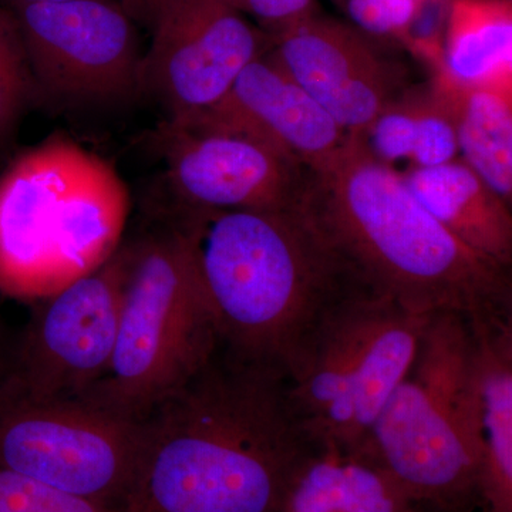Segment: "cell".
<instances>
[{"label": "cell", "mask_w": 512, "mask_h": 512, "mask_svg": "<svg viewBox=\"0 0 512 512\" xmlns=\"http://www.w3.org/2000/svg\"><path fill=\"white\" fill-rule=\"evenodd\" d=\"M281 512H430L363 450L319 447L293 478Z\"/></svg>", "instance_id": "e0dca14e"}, {"label": "cell", "mask_w": 512, "mask_h": 512, "mask_svg": "<svg viewBox=\"0 0 512 512\" xmlns=\"http://www.w3.org/2000/svg\"><path fill=\"white\" fill-rule=\"evenodd\" d=\"M474 349L473 319L431 315L412 366L359 448L430 512L483 505L471 423Z\"/></svg>", "instance_id": "5b68a950"}, {"label": "cell", "mask_w": 512, "mask_h": 512, "mask_svg": "<svg viewBox=\"0 0 512 512\" xmlns=\"http://www.w3.org/2000/svg\"><path fill=\"white\" fill-rule=\"evenodd\" d=\"M420 204L474 252L511 269V204L463 160L402 174Z\"/></svg>", "instance_id": "2e32d148"}, {"label": "cell", "mask_w": 512, "mask_h": 512, "mask_svg": "<svg viewBox=\"0 0 512 512\" xmlns=\"http://www.w3.org/2000/svg\"><path fill=\"white\" fill-rule=\"evenodd\" d=\"M453 116L458 158L512 202V87L463 86L436 69L433 80Z\"/></svg>", "instance_id": "d6986e66"}, {"label": "cell", "mask_w": 512, "mask_h": 512, "mask_svg": "<svg viewBox=\"0 0 512 512\" xmlns=\"http://www.w3.org/2000/svg\"><path fill=\"white\" fill-rule=\"evenodd\" d=\"M436 69L463 86L512 87L511 0H451Z\"/></svg>", "instance_id": "ffe728a7"}, {"label": "cell", "mask_w": 512, "mask_h": 512, "mask_svg": "<svg viewBox=\"0 0 512 512\" xmlns=\"http://www.w3.org/2000/svg\"><path fill=\"white\" fill-rule=\"evenodd\" d=\"M419 5H423V3H431V2H441V0H417Z\"/></svg>", "instance_id": "83f0119b"}, {"label": "cell", "mask_w": 512, "mask_h": 512, "mask_svg": "<svg viewBox=\"0 0 512 512\" xmlns=\"http://www.w3.org/2000/svg\"><path fill=\"white\" fill-rule=\"evenodd\" d=\"M37 96L94 106L141 92L134 20L117 0H69L13 9Z\"/></svg>", "instance_id": "30bf717a"}, {"label": "cell", "mask_w": 512, "mask_h": 512, "mask_svg": "<svg viewBox=\"0 0 512 512\" xmlns=\"http://www.w3.org/2000/svg\"><path fill=\"white\" fill-rule=\"evenodd\" d=\"M141 446V420L80 397L0 400V467L67 494L121 510Z\"/></svg>", "instance_id": "ba28073f"}, {"label": "cell", "mask_w": 512, "mask_h": 512, "mask_svg": "<svg viewBox=\"0 0 512 512\" xmlns=\"http://www.w3.org/2000/svg\"><path fill=\"white\" fill-rule=\"evenodd\" d=\"M36 97L18 19L12 9L0 3V153Z\"/></svg>", "instance_id": "44dd1931"}, {"label": "cell", "mask_w": 512, "mask_h": 512, "mask_svg": "<svg viewBox=\"0 0 512 512\" xmlns=\"http://www.w3.org/2000/svg\"><path fill=\"white\" fill-rule=\"evenodd\" d=\"M183 215L220 345L286 376L330 306L365 285L303 204Z\"/></svg>", "instance_id": "3957f363"}, {"label": "cell", "mask_w": 512, "mask_h": 512, "mask_svg": "<svg viewBox=\"0 0 512 512\" xmlns=\"http://www.w3.org/2000/svg\"><path fill=\"white\" fill-rule=\"evenodd\" d=\"M430 316L366 285L330 306L286 376L293 410L316 446L363 447L412 366Z\"/></svg>", "instance_id": "52a82bcc"}, {"label": "cell", "mask_w": 512, "mask_h": 512, "mask_svg": "<svg viewBox=\"0 0 512 512\" xmlns=\"http://www.w3.org/2000/svg\"><path fill=\"white\" fill-rule=\"evenodd\" d=\"M355 137L370 156L400 174L458 158L453 116L433 83L407 87Z\"/></svg>", "instance_id": "ac0fdd59"}, {"label": "cell", "mask_w": 512, "mask_h": 512, "mask_svg": "<svg viewBox=\"0 0 512 512\" xmlns=\"http://www.w3.org/2000/svg\"><path fill=\"white\" fill-rule=\"evenodd\" d=\"M158 146L184 208L274 212L305 200L311 168L241 131L195 117L165 120Z\"/></svg>", "instance_id": "7c38bea8"}, {"label": "cell", "mask_w": 512, "mask_h": 512, "mask_svg": "<svg viewBox=\"0 0 512 512\" xmlns=\"http://www.w3.org/2000/svg\"><path fill=\"white\" fill-rule=\"evenodd\" d=\"M471 423L484 511L512 512V316L473 320Z\"/></svg>", "instance_id": "9a60e30c"}, {"label": "cell", "mask_w": 512, "mask_h": 512, "mask_svg": "<svg viewBox=\"0 0 512 512\" xmlns=\"http://www.w3.org/2000/svg\"><path fill=\"white\" fill-rule=\"evenodd\" d=\"M232 3H234V0H231Z\"/></svg>", "instance_id": "f1b7e54d"}, {"label": "cell", "mask_w": 512, "mask_h": 512, "mask_svg": "<svg viewBox=\"0 0 512 512\" xmlns=\"http://www.w3.org/2000/svg\"><path fill=\"white\" fill-rule=\"evenodd\" d=\"M0 512H123L0 467Z\"/></svg>", "instance_id": "7402d4cb"}, {"label": "cell", "mask_w": 512, "mask_h": 512, "mask_svg": "<svg viewBox=\"0 0 512 512\" xmlns=\"http://www.w3.org/2000/svg\"><path fill=\"white\" fill-rule=\"evenodd\" d=\"M130 254V242L120 245L99 268L39 301L0 376V400L76 399L107 375Z\"/></svg>", "instance_id": "9c48e42d"}, {"label": "cell", "mask_w": 512, "mask_h": 512, "mask_svg": "<svg viewBox=\"0 0 512 512\" xmlns=\"http://www.w3.org/2000/svg\"><path fill=\"white\" fill-rule=\"evenodd\" d=\"M3 370H5V365H3L2 357V332H0V376H2Z\"/></svg>", "instance_id": "4316f807"}, {"label": "cell", "mask_w": 512, "mask_h": 512, "mask_svg": "<svg viewBox=\"0 0 512 512\" xmlns=\"http://www.w3.org/2000/svg\"><path fill=\"white\" fill-rule=\"evenodd\" d=\"M60 2H69V0H0V3H2V5H5L6 8H9L12 10L22 8V6L43 5V3H60Z\"/></svg>", "instance_id": "484cf974"}, {"label": "cell", "mask_w": 512, "mask_h": 512, "mask_svg": "<svg viewBox=\"0 0 512 512\" xmlns=\"http://www.w3.org/2000/svg\"><path fill=\"white\" fill-rule=\"evenodd\" d=\"M168 0H117L134 22L141 23L148 29H153Z\"/></svg>", "instance_id": "d4e9b609"}, {"label": "cell", "mask_w": 512, "mask_h": 512, "mask_svg": "<svg viewBox=\"0 0 512 512\" xmlns=\"http://www.w3.org/2000/svg\"><path fill=\"white\" fill-rule=\"evenodd\" d=\"M484 512H488V511H484Z\"/></svg>", "instance_id": "f546056e"}, {"label": "cell", "mask_w": 512, "mask_h": 512, "mask_svg": "<svg viewBox=\"0 0 512 512\" xmlns=\"http://www.w3.org/2000/svg\"><path fill=\"white\" fill-rule=\"evenodd\" d=\"M128 192L117 171L53 136L0 174V293L39 302L107 261L121 245Z\"/></svg>", "instance_id": "277c9868"}, {"label": "cell", "mask_w": 512, "mask_h": 512, "mask_svg": "<svg viewBox=\"0 0 512 512\" xmlns=\"http://www.w3.org/2000/svg\"><path fill=\"white\" fill-rule=\"evenodd\" d=\"M116 349L80 399L141 420L218 348L217 329L183 225L130 242Z\"/></svg>", "instance_id": "8992f818"}, {"label": "cell", "mask_w": 512, "mask_h": 512, "mask_svg": "<svg viewBox=\"0 0 512 512\" xmlns=\"http://www.w3.org/2000/svg\"><path fill=\"white\" fill-rule=\"evenodd\" d=\"M272 52L293 80L350 136H357L410 86L402 63L353 26L305 16L272 36Z\"/></svg>", "instance_id": "4fadbf2b"}, {"label": "cell", "mask_w": 512, "mask_h": 512, "mask_svg": "<svg viewBox=\"0 0 512 512\" xmlns=\"http://www.w3.org/2000/svg\"><path fill=\"white\" fill-rule=\"evenodd\" d=\"M190 117L258 138L308 168L326 163L350 138L272 49L242 70L220 103Z\"/></svg>", "instance_id": "5bb4252c"}, {"label": "cell", "mask_w": 512, "mask_h": 512, "mask_svg": "<svg viewBox=\"0 0 512 512\" xmlns=\"http://www.w3.org/2000/svg\"><path fill=\"white\" fill-rule=\"evenodd\" d=\"M143 424L123 512H281L293 478L318 450L276 367L218 343Z\"/></svg>", "instance_id": "6da1fadb"}, {"label": "cell", "mask_w": 512, "mask_h": 512, "mask_svg": "<svg viewBox=\"0 0 512 512\" xmlns=\"http://www.w3.org/2000/svg\"><path fill=\"white\" fill-rule=\"evenodd\" d=\"M303 208L363 284L404 308L511 318V269L448 232L355 136L311 168Z\"/></svg>", "instance_id": "7a4b0ae2"}, {"label": "cell", "mask_w": 512, "mask_h": 512, "mask_svg": "<svg viewBox=\"0 0 512 512\" xmlns=\"http://www.w3.org/2000/svg\"><path fill=\"white\" fill-rule=\"evenodd\" d=\"M234 5L275 32L313 12V0H234Z\"/></svg>", "instance_id": "cb8c5ba5"}, {"label": "cell", "mask_w": 512, "mask_h": 512, "mask_svg": "<svg viewBox=\"0 0 512 512\" xmlns=\"http://www.w3.org/2000/svg\"><path fill=\"white\" fill-rule=\"evenodd\" d=\"M143 55L141 92L167 119L195 116L220 103L242 70L271 49L266 36L231 0H168Z\"/></svg>", "instance_id": "8fae6325"}, {"label": "cell", "mask_w": 512, "mask_h": 512, "mask_svg": "<svg viewBox=\"0 0 512 512\" xmlns=\"http://www.w3.org/2000/svg\"><path fill=\"white\" fill-rule=\"evenodd\" d=\"M353 28L373 39H409L417 0H339Z\"/></svg>", "instance_id": "603a6c76"}]
</instances>
